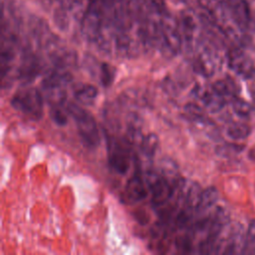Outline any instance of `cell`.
<instances>
[{
  "label": "cell",
  "mask_w": 255,
  "mask_h": 255,
  "mask_svg": "<svg viewBox=\"0 0 255 255\" xmlns=\"http://www.w3.org/2000/svg\"><path fill=\"white\" fill-rule=\"evenodd\" d=\"M71 81L72 75L68 70L52 67L45 73L41 83V90L50 106L65 105L67 98L66 88Z\"/></svg>",
  "instance_id": "1"
},
{
  "label": "cell",
  "mask_w": 255,
  "mask_h": 255,
  "mask_svg": "<svg viewBox=\"0 0 255 255\" xmlns=\"http://www.w3.org/2000/svg\"><path fill=\"white\" fill-rule=\"evenodd\" d=\"M66 109L69 116L76 123L83 143L89 148L98 147L101 142V135L94 117L87 110L75 103H68Z\"/></svg>",
  "instance_id": "2"
},
{
  "label": "cell",
  "mask_w": 255,
  "mask_h": 255,
  "mask_svg": "<svg viewBox=\"0 0 255 255\" xmlns=\"http://www.w3.org/2000/svg\"><path fill=\"white\" fill-rule=\"evenodd\" d=\"M10 103L15 111L32 120H40L43 116L44 96L37 88L24 87L19 89Z\"/></svg>",
  "instance_id": "3"
},
{
  "label": "cell",
  "mask_w": 255,
  "mask_h": 255,
  "mask_svg": "<svg viewBox=\"0 0 255 255\" xmlns=\"http://www.w3.org/2000/svg\"><path fill=\"white\" fill-rule=\"evenodd\" d=\"M107 146L111 167L119 174H126L131 162V145L124 138L107 134Z\"/></svg>",
  "instance_id": "4"
},
{
  "label": "cell",
  "mask_w": 255,
  "mask_h": 255,
  "mask_svg": "<svg viewBox=\"0 0 255 255\" xmlns=\"http://www.w3.org/2000/svg\"><path fill=\"white\" fill-rule=\"evenodd\" d=\"M161 42L159 50L166 56H176L182 49V36L178 22L165 12L160 16Z\"/></svg>",
  "instance_id": "5"
},
{
  "label": "cell",
  "mask_w": 255,
  "mask_h": 255,
  "mask_svg": "<svg viewBox=\"0 0 255 255\" xmlns=\"http://www.w3.org/2000/svg\"><path fill=\"white\" fill-rule=\"evenodd\" d=\"M105 3L106 0H90L87 11L82 17L81 32L90 42H95L102 30Z\"/></svg>",
  "instance_id": "6"
},
{
  "label": "cell",
  "mask_w": 255,
  "mask_h": 255,
  "mask_svg": "<svg viewBox=\"0 0 255 255\" xmlns=\"http://www.w3.org/2000/svg\"><path fill=\"white\" fill-rule=\"evenodd\" d=\"M227 65L231 71L244 80H252L255 77V64L241 47L235 46L228 50Z\"/></svg>",
  "instance_id": "7"
},
{
  "label": "cell",
  "mask_w": 255,
  "mask_h": 255,
  "mask_svg": "<svg viewBox=\"0 0 255 255\" xmlns=\"http://www.w3.org/2000/svg\"><path fill=\"white\" fill-rule=\"evenodd\" d=\"M45 70V63L43 60L27 50L24 52L19 66L16 68V77L24 85L32 83Z\"/></svg>",
  "instance_id": "8"
},
{
  "label": "cell",
  "mask_w": 255,
  "mask_h": 255,
  "mask_svg": "<svg viewBox=\"0 0 255 255\" xmlns=\"http://www.w3.org/2000/svg\"><path fill=\"white\" fill-rule=\"evenodd\" d=\"M225 2L240 31L244 34L253 32L255 30V18L247 0H225Z\"/></svg>",
  "instance_id": "9"
},
{
  "label": "cell",
  "mask_w": 255,
  "mask_h": 255,
  "mask_svg": "<svg viewBox=\"0 0 255 255\" xmlns=\"http://www.w3.org/2000/svg\"><path fill=\"white\" fill-rule=\"evenodd\" d=\"M178 24L182 36V47H184L186 51L192 52L199 44V38L197 36V19L195 18L192 11L184 10L180 13V19Z\"/></svg>",
  "instance_id": "10"
},
{
  "label": "cell",
  "mask_w": 255,
  "mask_h": 255,
  "mask_svg": "<svg viewBox=\"0 0 255 255\" xmlns=\"http://www.w3.org/2000/svg\"><path fill=\"white\" fill-rule=\"evenodd\" d=\"M200 50L198 54L193 58L192 69L195 73L204 78H210L214 75L217 66L216 52L207 45L199 43Z\"/></svg>",
  "instance_id": "11"
},
{
  "label": "cell",
  "mask_w": 255,
  "mask_h": 255,
  "mask_svg": "<svg viewBox=\"0 0 255 255\" xmlns=\"http://www.w3.org/2000/svg\"><path fill=\"white\" fill-rule=\"evenodd\" d=\"M147 192L148 188L146 186L143 173L136 169L127 182L124 198L127 199L128 203H133L144 199L147 195Z\"/></svg>",
  "instance_id": "12"
},
{
  "label": "cell",
  "mask_w": 255,
  "mask_h": 255,
  "mask_svg": "<svg viewBox=\"0 0 255 255\" xmlns=\"http://www.w3.org/2000/svg\"><path fill=\"white\" fill-rule=\"evenodd\" d=\"M194 97H196L204 106V108L211 112L217 113L223 109L226 104V100L219 96L212 87H196L193 91Z\"/></svg>",
  "instance_id": "13"
},
{
  "label": "cell",
  "mask_w": 255,
  "mask_h": 255,
  "mask_svg": "<svg viewBox=\"0 0 255 255\" xmlns=\"http://www.w3.org/2000/svg\"><path fill=\"white\" fill-rule=\"evenodd\" d=\"M73 95L78 103L88 106L94 104L99 95V91L98 88L92 84L81 83L74 87Z\"/></svg>",
  "instance_id": "14"
},
{
  "label": "cell",
  "mask_w": 255,
  "mask_h": 255,
  "mask_svg": "<svg viewBox=\"0 0 255 255\" xmlns=\"http://www.w3.org/2000/svg\"><path fill=\"white\" fill-rule=\"evenodd\" d=\"M218 191L214 186L202 189L198 204L196 206V215H205L217 202Z\"/></svg>",
  "instance_id": "15"
},
{
  "label": "cell",
  "mask_w": 255,
  "mask_h": 255,
  "mask_svg": "<svg viewBox=\"0 0 255 255\" xmlns=\"http://www.w3.org/2000/svg\"><path fill=\"white\" fill-rule=\"evenodd\" d=\"M211 87L219 96H221L225 100L229 99L230 101L231 99L236 97L239 92L238 85L229 77L215 81L211 85Z\"/></svg>",
  "instance_id": "16"
},
{
  "label": "cell",
  "mask_w": 255,
  "mask_h": 255,
  "mask_svg": "<svg viewBox=\"0 0 255 255\" xmlns=\"http://www.w3.org/2000/svg\"><path fill=\"white\" fill-rule=\"evenodd\" d=\"M184 113L188 119L193 122L202 124V125H211L212 121L207 117L205 111L198 105L194 103H188L184 106Z\"/></svg>",
  "instance_id": "17"
},
{
  "label": "cell",
  "mask_w": 255,
  "mask_h": 255,
  "mask_svg": "<svg viewBox=\"0 0 255 255\" xmlns=\"http://www.w3.org/2000/svg\"><path fill=\"white\" fill-rule=\"evenodd\" d=\"M251 133V127L245 123L236 122L230 124L226 128V134L233 140H242L247 138Z\"/></svg>",
  "instance_id": "18"
},
{
  "label": "cell",
  "mask_w": 255,
  "mask_h": 255,
  "mask_svg": "<svg viewBox=\"0 0 255 255\" xmlns=\"http://www.w3.org/2000/svg\"><path fill=\"white\" fill-rule=\"evenodd\" d=\"M158 137L155 133H147L143 134V137L138 145V148L140 149L141 153L148 158L153 157V155L156 152V149L158 147Z\"/></svg>",
  "instance_id": "19"
},
{
  "label": "cell",
  "mask_w": 255,
  "mask_h": 255,
  "mask_svg": "<svg viewBox=\"0 0 255 255\" xmlns=\"http://www.w3.org/2000/svg\"><path fill=\"white\" fill-rule=\"evenodd\" d=\"M231 106H232L233 112L242 119L250 117L253 110V104L246 102L245 100L239 98L238 96L231 99Z\"/></svg>",
  "instance_id": "20"
},
{
  "label": "cell",
  "mask_w": 255,
  "mask_h": 255,
  "mask_svg": "<svg viewBox=\"0 0 255 255\" xmlns=\"http://www.w3.org/2000/svg\"><path fill=\"white\" fill-rule=\"evenodd\" d=\"M50 118L59 127H64L68 124L69 113L66 106H50Z\"/></svg>",
  "instance_id": "21"
},
{
  "label": "cell",
  "mask_w": 255,
  "mask_h": 255,
  "mask_svg": "<svg viewBox=\"0 0 255 255\" xmlns=\"http://www.w3.org/2000/svg\"><path fill=\"white\" fill-rule=\"evenodd\" d=\"M116 76V69L108 64V63H102L101 68H100V80L102 85L105 88L110 87L115 79Z\"/></svg>",
  "instance_id": "22"
},
{
  "label": "cell",
  "mask_w": 255,
  "mask_h": 255,
  "mask_svg": "<svg viewBox=\"0 0 255 255\" xmlns=\"http://www.w3.org/2000/svg\"><path fill=\"white\" fill-rule=\"evenodd\" d=\"M54 22H55L56 26L62 31H66L69 28L70 19H69L68 13H67V9L63 5H61L60 7L55 9Z\"/></svg>",
  "instance_id": "23"
},
{
  "label": "cell",
  "mask_w": 255,
  "mask_h": 255,
  "mask_svg": "<svg viewBox=\"0 0 255 255\" xmlns=\"http://www.w3.org/2000/svg\"><path fill=\"white\" fill-rule=\"evenodd\" d=\"M244 146L242 144L228 142L224 144L217 145L215 148V152L220 156H231L234 154H237L243 150Z\"/></svg>",
  "instance_id": "24"
},
{
  "label": "cell",
  "mask_w": 255,
  "mask_h": 255,
  "mask_svg": "<svg viewBox=\"0 0 255 255\" xmlns=\"http://www.w3.org/2000/svg\"><path fill=\"white\" fill-rule=\"evenodd\" d=\"M244 253L255 254V219H253L245 232V248Z\"/></svg>",
  "instance_id": "25"
},
{
  "label": "cell",
  "mask_w": 255,
  "mask_h": 255,
  "mask_svg": "<svg viewBox=\"0 0 255 255\" xmlns=\"http://www.w3.org/2000/svg\"><path fill=\"white\" fill-rule=\"evenodd\" d=\"M143 2L152 13H155L158 16H161L167 12L163 0H143Z\"/></svg>",
  "instance_id": "26"
},
{
  "label": "cell",
  "mask_w": 255,
  "mask_h": 255,
  "mask_svg": "<svg viewBox=\"0 0 255 255\" xmlns=\"http://www.w3.org/2000/svg\"><path fill=\"white\" fill-rule=\"evenodd\" d=\"M39 1H40L41 5L43 6V8H45V9H47V10L50 9V8H52L55 3L60 2V0H39Z\"/></svg>",
  "instance_id": "27"
}]
</instances>
